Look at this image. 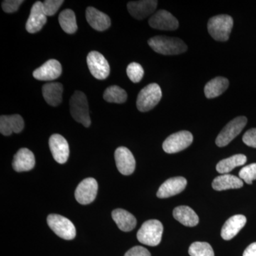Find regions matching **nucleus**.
I'll use <instances>...</instances> for the list:
<instances>
[{"label": "nucleus", "mask_w": 256, "mask_h": 256, "mask_svg": "<svg viewBox=\"0 0 256 256\" xmlns=\"http://www.w3.org/2000/svg\"><path fill=\"white\" fill-rule=\"evenodd\" d=\"M148 44L156 53L163 55H178L188 50L184 42L176 37L154 36L148 40Z\"/></svg>", "instance_id": "nucleus-1"}, {"label": "nucleus", "mask_w": 256, "mask_h": 256, "mask_svg": "<svg viewBox=\"0 0 256 256\" xmlns=\"http://www.w3.org/2000/svg\"><path fill=\"white\" fill-rule=\"evenodd\" d=\"M234 20L227 14H220L213 16L208 20V33L214 40L218 42H226L230 36L233 28Z\"/></svg>", "instance_id": "nucleus-2"}, {"label": "nucleus", "mask_w": 256, "mask_h": 256, "mask_svg": "<svg viewBox=\"0 0 256 256\" xmlns=\"http://www.w3.org/2000/svg\"><path fill=\"white\" fill-rule=\"evenodd\" d=\"M162 224L156 220H148L142 224L137 234L138 240L149 246H156L162 240Z\"/></svg>", "instance_id": "nucleus-3"}, {"label": "nucleus", "mask_w": 256, "mask_h": 256, "mask_svg": "<svg viewBox=\"0 0 256 256\" xmlns=\"http://www.w3.org/2000/svg\"><path fill=\"white\" fill-rule=\"evenodd\" d=\"M70 112L73 118L84 127H90L92 124L89 116L88 104L86 96L79 90L74 92L70 99Z\"/></svg>", "instance_id": "nucleus-4"}, {"label": "nucleus", "mask_w": 256, "mask_h": 256, "mask_svg": "<svg viewBox=\"0 0 256 256\" xmlns=\"http://www.w3.org/2000/svg\"><path fill=\"white\" fill-rule=\"evenodd\" d=\"M161 88L156 84H151L140 90L137 98V108L140 112H148L154 108L161 100Z\"/></svg>", "instance_id": "nucleus-5"}, {"label": "nucleus", "mask_w": 256, "mask_h": 256, "mask_svg": "<svg viewBox=\"0 0 256 256\" xmlns=\"http://www.w3.org/2000/svg\"><path fill=\"white\" fill-rule=\"evenodd\" d=\"M47 224L58 236L65 240H73L76 235V230L74 224L62 216L48 215L47 217Z\"/></svg>", "instance_id": "nucleus-6"}, {"label": "nucleus", "mask_w": 256, "mask_h": 256, "mask_svg": "<svg viewBox=\"0 0 256 256\" xmlns=\"http://www.w3.org/2000/svg\"><path fill=\"white\" fill-rule=\"evenodd\" d=\"M247 118L244 116H239L228 122L216 139V144L220 148L228 146L234 138L242 132L246 126Z\"/></svg>", "instance_id": "nucleus-7"}, {"label": "nucleus", "mask_w": 256, "mask_h": 256, "mask_svg": "<svg viewBox=\"0 0 256 256\" xmlns=\"http://www.w3.org/2000/svg\"><path fill=\"white\" fill-rule=\"evenodd\" d=\"M193 136L188 131L183 130L171 134L163 142L162 148L165 152L174 154L184 150L191 146Z\"/></svg>", "instance_id": "nucleus-8"}, {"label": "nucleus", "mask_w": 256, "mask_h": 256, "mask_svg": "<svg viewBox=\"0 0 256 256\" xmlns=\"http://www.w3.org/2000/svg\"><path fill=\"white\" fill-rule=\"evenodd\" d=\"M87 64L92 76L98 80L107 78L110 74L108 62L99 52L96 50L90 52L87 56Z\"/></svg>", "instance_id": "nucleus-9"}, {"label": "nucleus", "mask_w": 256, "mask_h": 256, "mask_svg": "<svg viewBox=\"0 0 256 256\" xmlns=\"http://www.w3.org/2000/svg\"><path fill=\"white\" fill-rule=\"evenodd\" d=\"M98 190V185L95 178H85L79 184L76 190V200L80 204H89L96 200Z\"/></svg>", "instance_id": "nucleus-10"}, {"label": "nucleus", "mask_w": 256, "mask_h": 256, "mask_svg": "<svg viewBox=\"0 0 256 256\" xmlns=\"http://www.w3.org/2000/svg\"><path fill=\"white\" fill-rule=\"evenodd\" d=\"M116 166L124 175H130L136 170V160L132 153L126 146H120L114 152Z\"/></svg>", "instance_id": "nucleus-11"}, {"label": "nucleus", "mask_w": 256, "mask_h": 256, "mask_svg": "<svg viewBox=\"0 0 256 256\" xmlns=\"http://www.w3.org/2000/svg\"><path fill=\"white\" fill-rule=\"evenodd\" d=\"M149 24L152 28L159 30L173 31L178 30V22L171 13L166 10H159L149 20Z\"/></svg>", "instance_id": "nucleus-12"}, {"label": "nucleus", "mask_w": 256, "mask_h": 256, "mask_svg": "<svg viewBox=\"0 0 256 256\" xmlns=\"http://www.w3.org/2000/svg\"><path fill=\"white\" fill-rule=\"evenodd\" d=\"M48 143L54 159L60 164L66 162L70 152L66 140L60 134H54L50 136Z\"/></svg>", "instance_id": "nucleus-13"}, {"label": "nucleus", "mask_w": 256, "mask_h": 256, "mask_svg": "<svg viewBox=\"0 0 256 256\" xmlns=\"http://www.w3.org/2000/svg\"><path fill=\"white\" fill-rule=\"evenodd\" d=\"M47 18L43 10V2L37 1L33 4L26 24V31L30 34L37 33L46 23Z\"/></svg>", "instance_id": "nucleus-14"}, {"label": "nucleus", "mask_w": 256, "mask_h": 256, "mask_svg": "<svg viewBox=\"0 0 256 256\" xmlns=\"http://www.w3.org/2000/svg\"><path fill=\"white\" fill-rule=\"evenodd\" d=\"M62 73V67L60 62L56 60H50L36 68L33 72V76L36 80L50 82L58 78Z\"/></svg>", "instance_id": "nucleus-15"}, {"label": "nucleus", "mask_w": 256, "mask_h": 256, "mask_svg": "<svg viewBox=\"0 0 256 256\" xmlns=\"http://www.w3.org/2000/svg\"><path fill=\"white\" fill-rule=\"evenodd\" d=\"M156 6L158 1L156 0H142L128 3V10L130 14L138 20H142L152 14Z\"/></svg>", "instance_id": "nucleus-16"}, {"label": "nucleus", "mask_w": 256, "mask_h": 256, "mask_svg": "<svg viewBox=\"0 0 256 256\" xmlns=\"http://www.w3.org/2000/svg\"><path fill=\"white\" fill-rule=\"evenodd\" d=\"M188 181L182 176L170 178L166 180L158 190L156 196L160 198H169L181 193L186 188Z\"/></svg>", "instance_id": "nucleus-17"}, {"label": "nucleus", "mask_w": 256, "mask_h": 256, "mask_svg": "<svg viewBox=\"0 0 256 256\" xmlns=\"http://www.w3.org/2000/svg\"><path fill=\"white\" fill-rule=\"evenodd\" d=\"M86 16L88 23L96 31L104 32L110 26V18L105 13L92 6L87 8Z\"/></svg>", "instance_id": "nucleus-18"}, {"label": "nucleus", "mask_w": 256, "mask_h": 256, "mask_svg": "<svg viewBox=\"0 0 256 256\" xmlns=\"http://www.w3.org/2000/svg\"><path fill=\"white\" fill-rule=\"evenodd\" d=\"M24 128V121L20 114L2 116L0 118V132L4 136L20 133Z\"/></svg>", "instance_id": "nucleus-19"}, {"label": "nucleus", "mask_w": 256, "mask_h": 256, "mask_svg": "<svg viewBox=\"0 0 256 256\" xmlns=\"http://www.w3.org/2000/svg\"><path fill=\"white\" fill-rule=\"evenodd\" d=\"M34 166L35 156L28 148H22L14 156L13 169L18 172L30 171Z\"/></svg>", "instance_id": "nucleus-20"}, {"label": "nucleus", "mask_w": 256, "mask_h": 256, "mask_svg": "<svg viewBox=\"0 0 256 256\" xmlns=\"http://www.w3.org/2000/svg\"><path fill=\"white\" fill-rule=\"evenodd\" d=\"M246 224V218L244 215H235L230 217L224 224L222 229V238L229 240L234 238Z\"/></svg>", "instance_id": "nucleus-21"}, {"label": "nucleus", "mask_w": 256, "mask_h": 256, "mask_svg": "<svg viewBox=\"0 0 256 256\" xmlns=\"http://www.w3.org/2000/svg\"><path fill=\"white\" fill-rule=\"evenodd\" d=\"M63 85L60 82H48L42 87V94L44 100L48 105L58 106L62 102Z\"/></svg>", "instance_id": "nucleus-22"}, {"label": "nucleus", "mask_w": 256, "mask_h": 256, "mask_svg": "<svg viewBox=\"0 0 256 256\" xmlns=\"http://www.w3.org/2000/svg\"><path fill=\"white\" fill-rule=\"evenodd\" d=\"M112 220L118 228L124 232H129L136 228L137 220L132 214L122 208H117L112 212Z\"/></svg>", "instance_id": "nucleus-23"}, {"label": "nucleus", "mask_w": 256, "mask_h": 256, "mask_svg": "<svg viewBox=\"0 0 256 256\" xmlns=\"http://www.w3.org/2000/svg\"><path fill=\"white\" fill-rule=\"evenodd\" d=\"M173 216L184 226L188 227L195 226L200 222L194 210L188 206L176 207L173 210Z\"/></svg>", "instance_id": "nucleus-24"}, {"label": "nucleus", "mask_w": 256, "mask_h": 256, "mask_svg": "<svg viewBox=\"0 0 256 256\" xmlns=\"http://www.w3.org/2000/svg\"><path fill=\"white\" fill-rule=\"evenodd\" d=\"M244 186V182L240 178L232 174H223L217 176L212 182V188L216 191L239 188Z\"/></svg>", "instance_id": "nucleus-25"}, {"label": "nucleus", "mask_w": 256, "mask_h": 256, "mask_svg": "<svg viewBox=\"0 0 256 256\" xmlns=\"http://www.w3.org/2000/svg\"><path fill=\"white\" fill-rule=\"evenodd\" d=\"M228 86V79L224 77H216L207 82L205 86V96L210 99L218 97L227 90Z\"/></svg>", "instance_id": "nucleus-26"}, {"label": "nucleus", "mask_w": 256, "mask_h": 256, "mask_svg": "<svg viewBox=\"0 0 256 256\" xmlns=\"http://www.w3.org/2000/svg\"><path fill=\"white\" fill-rule=\"evenodd\" d=\"M246 161V156L244 154H235L220 161L216 165V170L220 174H226L232 172L234 168L245 164Z\"/></svg>", "instance_id": "nucleus-27"}, {"label": "nucleus", "mask_w": 256, "mask_h": 256, "mask_svg": "<svg viewBox=\"0 0 256 256\" xmlns=\"http://www.w3.org/2000/svg\"><path fill=\"white\" fill-rule=\"evenodd\" d=\"M58 22L66 33L72 34L78 30L76 18L73 10L66 9L62 11L58 16Z\"/></svg>", "instance_id": "nucleus-28"}, {"label": "nucleus", "mask_w": 256, "mask_h": 256, "mask_svg": "<svg viewBox=\"0 0 256 256\" xmlns=\"http://www.w3.org/2000/svg\"><path fill=\"white\" fill-rule=\"evenodd\" d=\"M104 100L114 104H124L127 100L128 94L124 89L118 86L108 88L104 94Z\"/></svg>", "instance_id": "nucleus-29"}, {"label": "nucleus", "mask_w": 256, "mask_h": 256, "mask_svg": "<svg viewBox=\"0 0 256 256\" xmlns=\"http://www.w3.org/2000/svg\"><path fill=\"white\" fill-rule=\"evenodd\" d=\"M191 256H214V252L210 244L206 242H194L188 248Z\"/></svg>", "instance_id": "nucleus-30"}, {"label": "nucleus", "mask_w": 256, "mask_h": 256, "mask_svg": "<svg viewBox=\"0 0 256 256\" xmlns=\"http://www.w3.org/2000/svg\"><path fill=\"white\" fill-rule=\"evenodd\" d=\"M127 74L131 82H138L142 80L143 76H144V69L140 64L133 62L128 65Z\"/></svg>", "instance_id": "nucleus-31"}, {"label": "nucleus", "mask_w": 256, "mask_h": 256, "mask_svg": "<svg viewBox=\"0 0 256 256\" xmlns=\"http://www.w3.org/2000/svg\"><path fill=\"white\" fill-rule=\"evenodd\" d=\"M239 178L248 184H252L256 180V163H252L242 168L239 172Z\"/></svg>", "instance_id": "nucleus-32"}, {"label": "nucleus", "mask_w": 256, "mask_h": 256, "mask_svg": "<svg viewBox=\"0 0 256 256\" xmlns=\"http://www.w3.org/2000/svg\"><path fill=\"white\" fill-rule=\"evenodd\" d=\"M64 2L63 0H46L43 2V10L45 14L50 16L57 12Z\"/></svg>", "instance_id": "nucleus-33"}, {"label": "nucleus", "mask_w": 256, "mask_h": 256, "mask_svg": "<svg viewBox=\"0 0 256 256\" xmlns=\"http://www.w3.org/2000/svg\"><path fill=\"white\" fill-rule=\"evenodd\" d=\"M24 2L23 0H4L2 3L3 11L6 13H14L18 11L20 5Z\"/></svg>", "instance_id": "nucleus-34"}, {"label": "nucleus", "mask_w": 256, "mask_h": 256, "mask_svg": "<svg viewBox=\"0 0 256 256\" xmlns=\"http://www.w3.org/2000/svg\"><path fill=\"white\" fill-rule=\"evenodd\" d=\"M242 142L248 146L256 148V128H252L244 134Z\"/></svg>", "instance_id": "nucleus-35"}, {"label": "nucleus", "mask_w": 256, "mask_h": 256, "mask_svg": "<svg viewBox=\"0 0 256 256\" xmlns=\"http://www.w3.org/2000/svg\"><path fill=\"white\" fill-rule=\"evenodd\" d=\"M124 256H151L150 252L146 248L142 246H134L129 250Z\"/></svg>", "instance_id": "nucleus-36"}, {"label": "nucleus", "mask_w": 256, "mask_h": 256, "mask_svg": "<svg viewBox=\"0 0 256 256\" xmlns=\"http://www.w3.org/2000/svg\"><path fill=\"white\" fill-rule=\"evenodd\" d=\"M242 256H256V242H252L246 248Z\"/></svg>", "instance_id": "nucleus-37"}]
</instances>
